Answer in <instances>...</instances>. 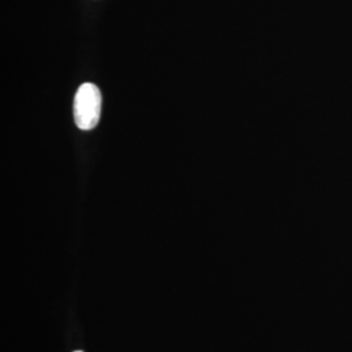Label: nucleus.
<instances>
[{
	"instance_id": "f257e3e1",
	"label": "nucleus",
	"mask_w": 352,
	"mask_h": 352,
	"mask_svg": "<svg viewBox=\"0 0 352 352\" xmlns=\"http://www.w3.org/2000/svg\"><path fill=\"white\" fill-rule=\"evenodd\" d=\"M102 96L98 87L85 82L77 89L74 101L76 126L81 131H90L98 124L101 118Z\"/></svg>"
},
{
	"instance_id": "f03ea898",
	"label": "nucleus",
	"mask_w": 352,
	"mask_h": 352,
	"mask_svg": "<svg viewBox=\"0 0 352 352\" xmlns=\"http://www.w3.org/2000/svg\"><path fill=\"white\" fill-rule=\"evenodd\" d=\"M75 352H82V351H75Z\"/></svg>"
}]
</instances>
